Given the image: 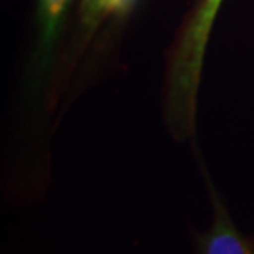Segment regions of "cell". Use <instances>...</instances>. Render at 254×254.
<instances>
[{"label": "cell", "mask_w": 254, "mask_h": 254, "mask_svg": "<svg viewBox=\"0 0 254 254\" xmlns=\"http://www.w3.org/2000/svg\"><path fill=\"white\" fill-rule=\"evenodd\" d=\"M203 250L208 254H248L250 245L243 240L230 223H216L206 236Z\"/></svg>", "instance_id": "cell-1"}, {"label": "cell", "mask_w": 254, "mask_h": 254, "mask_svg": "<svg viewBox=\"0 0 254 254\" xmlns=\"http://www.w3.org/2000/svg\"><path fill=\"white\" fill-rule=\"evenodd\" d=\"M68 3L69 0H40V15H42L45 47H48L57 37L58 25L62 22Z\"/></svg>", "instance_id": "cell-2"}]
</instances>
